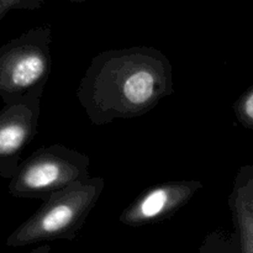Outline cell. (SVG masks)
<instances>
[{
	"instance_id": "1",
	"label": "cell",
	"mask_w": 253,
	"mask_h": 253,
	"mask_svg": "<svg viewBox=\"0 0 253 253\" xmlns=\"http://www.w3.org/2000/svg\"><path fill=\"white\" fill-rule=\"evenodd\" d=\"M173 91L172 66L152 47L103 52L93 58L77 93L91 123L137 118Z\"/></svg>"
},
{
	"instance_id": "2",
	"label": "cell",
	"mask_w": 253,
	"mask_h": 253,
	"mask_svg": "<svg viewBox=\"0 0 253 253\" xmlns=\"http://www.w3.org/2000/svg\"><path fill=\"white\" fill-rule=\"evenodd\" d=\"M104 187L103 178L89 177L54 192L7 237L6 246L24 247L54 240H73L95 208Z\"/></svg>"
},
{
	"instance_id": "3",
	"label": "cell",
	"mask_w": 253,
	"mask_h": 253,
	"mask_svg": "<svg viewBox=\"0 0 253 253\" xmlns=\"http://www.w3.org/2000/svg\"><path fill=\"white\" fill-rule=\"evenodd\" d=\"M51 29L35 27L0 47V98L4 103L39 94L51 74Z\"/></svg>"
},
{
	"instance_id": "4",
	"label": "cell",
	"mask_w": 253,
	"mask_h": 253,
	"mask_svg": "<svg viewBox=\"0 0 253 253\" xmlns=\"http://www.w3.org/2000/svg\"><path fill=\"white\" fill-rule=\"evenodd\" d=\"M89 166L84 153L63 145L46 146L20 162L7 192L15 198L44 200L57 190L89 178Z\"/></svg>"
},
{
	"instance_id": "5",
	"label": "cell",
	"mask_w": 253,
	"mask_h": 253,
	"mask_svg": "<svg viewBox=\"0 0 253 253\" xmlns=\"http://www.w3.org/2000/svg\"><path fill=\"white\" fill-rule=\"evenodd\" d=\"M41 95L4 103L0 110V177L10 179L19 167L22 150L39 131Z\"/></svg>"
},
{
	"instance_id": "6",
	"label": "cell",
	"mask_w": 253,
	"mask_h": 253,
	"mask_svg": "<svg viewBox=\"0 0 253 253\" xmlns=\"http://www.w3.org/2000/svg\"><path fill=\"white\" fill-rule=\"evenodd\" d=\"M202 188V183L195 180H178L156 185L124 210L120 221L127 226H142L167 219L188 204Z\"/></svg>"
},
{
	"instance_id": "7",
	"label": "cell",
	"mask_w": 253,
	"mask_h": 253,
	"mask_svg": "<svg viewBox=\"0 0 253 253\" xmlns=\"http://www.w3.org/2000/svg\"><path fill=\"white\" fill-rule=\"evenodd\" d=\"M240 253H253V165L242 166L229 198Z\"/></svg>"
},
{
	"instance_id": "8",
	"label": "cell",
	"mask_w": 253,
	"mask_h": 253,
	"mask_svg": "<svg viewBox=\"0 0 253 253\" xmlns=\"http://www.w3.org/2000/svg\"><path fill=\"white\" fill-rule=\"evenodd\" d=\"M199 253H240L236 234L214 232L203 244Z\"/></svg>"
},
{
	"instance_id": "9",
	"label": "cell",
	"mask_w": 253,
	"mask_h": 253,
	"mask_svg": "<svg viewBox=\"0 0 253 253\" xmlns=\"http://www.w3.org/2000/svg\"><path fill=\"white\" fill-rule=\"evenodd\" d=\"M234 111L237 121L253 131V84L235 101Z\"/></svg>"
},
{
	"instance_id": "10",
	"label": "cell",
	"mask_w": 253,
	"mask_h": 253,
	"mask_svg": "<svg viewBox=\"0 0 253 253\" xmlns=\"http://www.w3.org/2000/svg\"><path fill=\"white\" fill-rule=\"evenodd\" d=\"M46 0H0V22L10 10L39 9Z\"/></svg>"
},
{
	"instance_id": "11",
	"label": "cell",
	"mask_w": 253,
	"mask_h": 253,
	"mask_svg": "<svg viewBox=\"0 0 253 253\" xmlns=\"http://www.w3.org/2000/svg\"><path fill=\"white\" fill-rule=\"evenodd\" d=\"M48 252H49L48 246H42V247H40V249L32 251V253H48Z\"/></svg>"
},
{
	"instance_id": "12",
	"label": "cell",
	"mask_w": 253,
	"mask_h": 253,
	"mask_svg": "<svg viewBox=\"0 0 253 253\" xmlns=\"http://www.w3.org/2000/svg\"><path fill=\"white\" fill-rule=\"evenodd\" d=\"M71 1H73V2H81V1H84V0H71Z\"/></svg>"
}]
</instances>
